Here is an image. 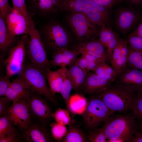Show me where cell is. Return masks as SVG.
I'll use <instances>...</instances> for the list:
<instances>
[{"mask_svg": "<svg viewBox=\"0 0 142 142\" xmlns=\"http://www.w3.org/2000/svg\"><path fill=\"white\" fill-rule=\"evenodd\" d=\"M37 29L46 49L52 52L77 44L66 25L55 17L48 19Z\"/></svg>", "mask_w": 142, "mask_h": 142, "instance_id": "1", "label": "cell"}, {"mask_svg": "<svg viewBox=\"0 0 142 142\" xmlns=\"http://www.w3.org/2000/svg\"><path fill=\"white\" fill-rule=\"evenodd\" d=\"M110 9L92 0H64L62 12L81 13L93 24L111 29Z\"/></svg>", "mask_w": 142, "mask_h": 142, "instance_id": "2", "label": "cell"}, {"mask_svg": "<svg viewBox=\"0 0 142 142\" xmlns=\"http://www.w3.org/2000/svg\"><path fill=\"white\" fill-rule=\"evenodd\" d=\"M135 119L129 114L111 115L102 127L107 142H131L136 130Z\"/></svg>", "mask_w": 142, "mask_h": 142, "instance_id": "3", "label": "cell"}, {"mask_svg": "<svg viewBox=\"0 0 142 142\" xmlns=\"http://www.w3.org/2000/svg\"><path fill=\"white\" fill-rule=\"evenodd\" d=\"M97 93L98 97L114 112L125 113L132 109L134 93L123 86L114 84Z\"/></svg>", "mask_w": 142, "mask_h": 142, "instance_id": "4", "label": "cell"}, {"mask_svg": "<svg viewBox=\"0 0 142 142\" xmlns=\"http://www.w3.org/2000/svg\"><path fill=\"white\" fill-rule=\"evenodd\" d=\"M26 43L27 56L31 63L45 74L50 68L46 49L33 21Z\"/></svg>", "mask_w": 142, "mask_h": 142, "instance_id": "5", "label": "cell"}, {"mask_svg": "<svg viewBox=\"0 0 142 142\" xmlns=\"http://www.w3.org/2000/svg\"><path fill=\"white\" fill-rule=\"evenodd\" d=\"M65 21L77 43L94 39L99 36L98 26L90 22L84 14L79 13H67Z\"/></svg>", "mask_w": 142, "mask_h": 142, "instance_id": "6", "label": "cell"}, {"mask_svg": "<svg viewBox=\"0 0 142 142\" xmlns=\"http://www.w3.org/2000/svg\"><path fill=\"white\" fill-rule=\"evenodd\" d=\"M19 76L22 78L31 89L44 96L54 104L57 102L50 92L47 83L46 74L40 69L26 60Z\"/></svg>", "mask_w": 142, "mask_h": 142, "instance_id": "7", "label": "cell"}, {"mask_svg": "<svg viewBox=\"0 0 142 142\" xmlns=\"http://www.w3.org/2000/svg\"><path fill=\"white\" fill-rule=\"evenodd\" d=\"M114 112L97 96L89 100L82 116L86 127L93 129L104 123Z\"/></svg>", "mask_w": 142, "mask_h": 142, "instance_id": "8", "label": "cell"}, {"mask_svg": "<svg viewBox=\"0 0 142 142\" xmlns=\"http://www.w3.org/2000/svg\"><path fill=\"white\" fill-rule=\"evenodd\" d=\"M28 36L27 34L22 35L17 44L9 50L7 58L3 60L6 75L9 79L19 74L22 68L27 56L26 43Z\"/></svg>", "mask_w": 142, "mask_h": 142, "instance_id": "9", "label": "cell"}, {"mask_svg": "<svg viewBox=\"0 0 142 142\" xmlns=\"http://www.w3.org/2000/svg\"><path fill=\"white\" fill-rule=\"evenodd\" d=\"M64 0H26L28 9L32 15L49 19L62 12Z\"/></svg>", "mask_w": 142, "mask_h": 142, "instance_id": "10", "label": "cell"}, {"mask_svg": "<svg viewBox=\"0 0 142 142\" xmlns=\"http://www.w3.org/2000/svg\"><path fill=\"white\" fill-rule=\"evenodd\" d=\"M41 95L31 90L29 99L26 101L31 114L38 119L45 126L52 117L49 105L41 97Z\"/></svg>", "mask_w": 142, "mask_h": 142, "instance_id": "11", "label": "cell"}, {"mask_svg": "<svg viewBox=\"0 0 142 142\" xmlns=\"http://www.w3.org/2000/svg\"><path fill=\"white\" fill-rule=\"evenodd\" d=\"M113 83L123 86L134 93L141 90L142 71L126 65L124 69L117 75Z\"/></svg>", "mask_w": 142, "mask_h": 142, "instance_id": "12", "label": "cell"}, {"mask_svg": "<svg viewBox=\"0 0 142 142\" xmlns=\"http://www.w3.org/2000/svg\"><path fill=\"white\" fill-rule=\"evenodd\" d=\"M7 114L13 125L23 130L27 129L31 123V114L25 101L13 103Z\"/></svg>", "mask_w": 142, "mask_h": 142, "instance_id": "13", "label": "cell"}, {"mask_svg": "<svg viewBox=\"0 0 142 142\" xmlns=\"http://www.w3.org/2000/svg\"><path fill=\"white\" fill-rule=\"evenodd\" d=\"M140 17L139 13L132 8H119L116 10L115 14V26L121 33L126 34L137 23Z\"/></svg>", "mask_w": 142, "mask_h": 142, "instance_id": "14", "label": "cell"}, {"mask_svg": "<svg viewBox=\"0 0 142 142\" xmlns=\"http://www.w3.org/2000/svg\"><path fill=\"white\" fill-rule=\"evenodd\" d=\"M33 21L29 20L20 11L13 8L5 19L9 31L15 37L21 35H28L31 24Z\"/></svg>", "mask_w": 142, "mask_h": 142, "instance_id": "15", "label": "cell"}, {"mask_svg": "<svg viewBox=\"0 0 142 142\" xmlns=\"http://www.w3.org/2000/svg\"><path fill=\"white\" fill-rule=\"evenodd\" d=\"M77 44L72 47L61 48L53 52L52 59L49 60L50 67H67L75 62L80 54Z\"/></svg>", "mask_w": 142, "mask_h": 142, "instance_id": "16", "label": "cell"}, {"mask_svg": "<svg viewBox=\"0 0 142 142\" xmlns=\"http://www.w3.org/2000/svg\"><path fill=\"white\" fill-rule=\"evenodd\" d=\"M32 89L21 77H18L11 81L5 96L14 103L20 100L27 101Z\"/></svg>", "mask_w": 142, "mask_h": 142, "instance_id": "17", "label": "cell"}, {"mask_svg": "<svg viewBox=\"0 0 142 142\" xmlns=\"http://www.w3.org/2000/svg\"><path fill=\"white\" fill-rule=\"evenodd\" d=\"M113 83L99 76L93 72L89 71L80 91L84 94L97 93L106 90Z\"/></svg>", "mask_w": 142, "mask_h": 142, "instance_id": "18", "label": "cell"}, {"mask_svg": "<svg viewBox=\"0 0 142 142\" xmlns=\"http://www.w3.org/2000/svg\"><path fill=\"white\" fill-rule=\"evenodd\" d=\"M77 46L80 53L84 52L106 62L110 61L104 47L99 40L94 39L77 43Z\"/></svg>", "mask_w": 142, "mask_h": 142, "instance_id": "19", "label": "cell"}, {"mask_svg": "<svg viewBox=\"0 0 142 142\" xmlns=\"http://www.w3.org/2000/svg\"><path fill=\"white\" fill-rule=\"evenodd\" d=\"M31 123L23 135L26 141L29 142H47L52 141V137L43 126Z\"/></svg>", "mask_w": 142, "mask_h": 142, "instance_id": "20", "label": "cell"}, {"mask_svg": "<svg viewBox=\"0 0 142 142\" xmlns=\"http://www.w3.org/2000/svg\"><path fill=\"white\" fill-rule=\"evenodd\" d=\"M99 40L106 48L105 50L111 60L113 50L120 39L119 34L105 26L99 30Z\"/></svg>", "mask_w": 142, "mask_h": 142, "instance_id": "21", "label": "cell"}, {"mask_svg": "<svg viewBox=\"0 0 142 142\" xmlns=\"http://www.w3.org/2000/svg\"><path fill=\"white\" fill-rule=\"evenodd\" d=\"M17 37L12 36L9 31L5 20L0 17V50L1 52H8L18 42Z\"/></svg>", "mask_w": 142, "mask_h": 142, "instance_id": "22", "label": "cell"}, {"mask_svg": "<svg viewBox=\"0 0 142 142\" xmlns=\"http://www.w3.org/2000/svg\"><path fill=\"white\" fill-rule=\"evenodd\" d=\"M68 67V74L72 83L73 89L76 92L80 91L88 72L80 68L75 62Z\"/></svg>", "mask_w": 142, "mask_h": 142, "instance_id": "23", "label": "cell"}, {"mask_svg": "<svg viewBox=\"0 0 142 142\" xmlns=\"http://www.w3.org/2000/svg\"><path fill=\"white\" fill-rule=\"evenodd\" d=\"M46 75L48 86L52 94L54 96L56 93H60L63 80L62 68H60L55 71L50 69Z\"/></svg>", "mask_w": 142, "mask_h": 142, "instance_id": "24", "label": "cell"}, {"mask_svg": "<svg viewBox=\"0 0 142 142\" xmlns=\"http://www.w3.org/2000/svg\"><path fill=\"white\" fill-rule=\"evenodd\" d=\"M62 68L63 80L60 93L64 100L67 109L72 115L73 113L70 107V101L72 85L68 74V69L67 67Z\"/></svg>", "mask_w": 142, "mask_h": 142, "instance_id": "25", "label": "cell"}, {"mask_svg": "<svg viewBox=\"0 0 142 142\" xmlns=\"http://www.w3.org/2000/svg\"><path fill=\"white\" fill-rule=\"evenodd\" d=\"M92 72L99 76L113 83L117 74L113 68L106 62H103L98 64Z\"/></svg>", "mask_w": 142, "mask_h": 142, "instance_id": "26", "label": "cell"}, {"mask_svg": "<svg viewBox=\"0 0 142 142\" xmlns=\"http://www.w3.org/2000/svg\"><path fill=\"white\" fill-rule=\"evenodd\" d=\"M61 141L64 142H85L88 141V140L87 138L79 128L74 126H71Z\"/></svg>", "mask_w": 142, "mask_h": 142, "instance_id": "27", "label": "cell"}, {"mask_svg": "<svg viewBox=\"0 0 142 142\" xmlns=\"http://www.w3.org/2000/svg\"><path fill=\"white\" fill-rule=\"evenodd\" d=\"M128 54L127 65L142 71V51L135 50L128 45Z\"/></svg>", "mask_w": 142, "mask_h": 142, "instance_id": "28", "label": "cell"}, {"mask_svg": "<svg viewBox=\"0 0 142 142\" xmlns=\"http://www.w3.org/2000/svg\"><path fill=\"white\" fill-rule=\"evenodd\" d=\"M7 114L0 116V139L8 135L18 134Z\"/></svg>", "mask_w": 142, "mask_h": 142, "instance_id": "29", "label": "cell"}, {"mask_svg": "<svg viewBox=\"0 0 142 142\" xmlns=\"http://www.w3.org/2000/svg\"><path fill=\"white\" fill-rule=\"evenodd\" d=\"M69 113L67 109L59 108L54 113L52 114V117L57 123L65 125H69L72 122Z\"/></svg>", "mask_w": 142, "mask_h": 142, "instance_id": "30", "label": "cell"}, {"mask_svg": "<svg viewBox=\"0 0 142 142\" xmlns=\"http://www.w3.org/2000/svg\"><path fill=\"white\" fill-rule=\"evenodd\" d=\"M133 115L135 118H142V90L134 93Z\"/></svg>", "mask_w": 142, "mask_h": 142, "instance_id": "31", "label": "cell"}, {"mask_svg": "<svg viewBox=\"0 0 142 142\" xmlns=\"http://www.w3.org/2000/svg\"><path fill=\"white\" fill-rule=\"evenodd\" d=\"M50 125L52 137L58 141H61L68 131L66 125L56 122L53 123Z\"/></svg>", "mask_w": 142, "mask_h": 142, "instance_id": "32", "label": "cell"}, {"mask_svg": "<svg viewBox=\"0 0 142 142\" xmlns=\"http://www.w3.org/2000/svg\"><path fill=\"white\" fill-rule=\"evenodd\" d=\"M87 139L88 141L91 142H107L106 138L102 128L93 129L89 133Z\"/></svg>", "mask_w": 142, "mask_h": 142, "instance_id": "33", "label": "cell"}, {"mask_svg": "<svg viewBox=\"0 0 142 142\" xmlns=\"http://www.w3.org/2000/svg\"><path fill=\"white\" fill-rule=\"evenodd\" d=\"M12 7L20 11L29 20H33L32 15L27 7L26 0H12Z\"/></svg>", "mask_w": 142, "mask_h": 142, "instance_id": "34", "label": "cell"}, {"mask_svg": "<svg viewBox=\"0 0 142 142\" xmlns=\"http://www.w3.org/2000/svg\"><path fill=\"white\" fill-rule=\"evenodd\" d=\"M129 45L136 50L142 51V37L129 35L127 40Z\"/></svg>", "mask_w": 142, "mask_h": 142, "instance_id": "35", "label": "cell"}, {"mask_svg": "<svg viewBox=\"0 0 142 142\" xmlns=\"http://www.w3.org/2000/svg\"><path fill=\"white\" fill-rule=\"evenodd\" d=\"M13 9L8 0H0V17L5 20L6 18Z\"/></svg>", "mask_w": 142, "mask_h": 142, "instance_id": "36", "label": "cell"}, {"mask_svg": "<svg viewBox=\"0 0 142 142\" xmlns=\"http://www.w3.org/2000/svg\"><path fill=\"white\" fill-rule=\"evenodd\" d=\"M11 101L5 96H1L0 97V115L7 113L11 106Z\"/></svg>", "mask_w": 142, "mask_h": 142, "instance_id": "37", "label": "cell"}, {"mask_svg": "<svg viewBox=\"0 0 142 142\" xmlns=\"http://www.w3.org/2000/svg\"><path fill=\"white\" fill-rule=\"evenodd\" d=\"M6 75L0 77V96H4L11 81Z\"/></svg>", "mask_w": 142, "mask_h": 142, "instance_id": "38", "label": "cell"}, {"mask_svg": "<svg viewBox=\"0 0 142 142\" xmlns=\"http://www.w3.org/2000/svg\"><path fill=\"white\" fill-rule=\"evenodd\" d=\"M95 2L106 8L110 9L120 3L122 0H92Z\"/></svg>", "mask_w": 142, "mask_h": 142, "instance_id": "39", "label": "cell"}, {"mask_svg": "<svg viewBox=\"0 0 142 142\" xmlns=\"http://www.w3.org/2000/svg\"><path fill=\"white\" fill-rule=\"evenodd\" d=\"M75 63L76 64L83 70L88 72L87 70L88 65V62L85 58L82 55L78 57Z\"/></svg>", "mask_w": 142, "mask_h": 142, "instance_id": "40", "label": "cell"}, {"mask_svg": "<svg viewBox=\"0 0 142 142\" xmlns=\"http://www.w3.org/2000/svg\"><path fill=\"white\" fill-rule=\"evenodd\" d=\"M80 54L85 58L88 62L95 63L99 64L104 61L100 59L84 52H81Z\"/></svg>", "mask_w": 142, "mask_h": 142, "instance_id": "41", "label": "cell"}, {"mask_svg": "<svg viewBox=\"0 0 142 142\" xmlns=\"http://www.w3.org/2000/svg\"><path fill=\"white\" fill-rule=\"evenodd\" d=\"M18 134L6 135L0 139V142H17L19 141Z\"/></svg>", "mask_w": 142, "mask_h": 142, "instance_id": "42", "label": "cell"}, {"mask_svg": "<svg viewBox=\"0 0 142 142\" xmlns=\"http://www.w3.org/2000/svg\"><path fill=\"white\" fill-rule=\"evenodd\" d=\"M131 142H142V131L135 130Z\"/></svg>", "mask_w": 142, "mask_h": 142, "instance_id": "43", "label": "cell"}, {"mask_svg": "<svg viewBox=\"0 0 142 142\" xmlns=\"http://www.w3.org/2000/svg\"><path fill=\"white\" fill-rule=\"evenodd\" d=\"M129 35L142 37V21L136 29Z\"/></svg>", "mask_w": 142, "mask_h": 142, "instance_id": "44", "label": "cell"}, {"mask_svg": "<svg viewBox=\"0 0 142 142\" xmlns=\"http://www.w3.org/2000/svg\"><path fill=\"white\" fill-rule=\"evenodd\" d=\"M133 4L142 6V0H128Z\"/></svg>", "mask_w": 142, "mask_h": 142, "instance_id": "45", "label": "cell"}, {"mask_svg": "<svg viewBox=\"0 0 142 142\" xmlns=\"http://www.w3.org/2000/svg\"><path fill=\"white\" fill-rule=\"evenodd\" d=\"M141 119V120L139 126V128L140 129L142 130V118Z\"/></svg>", "mask_w": 142, "mask_h": 142, "instance_id": "46", "label": "cell"}]
</instances>
